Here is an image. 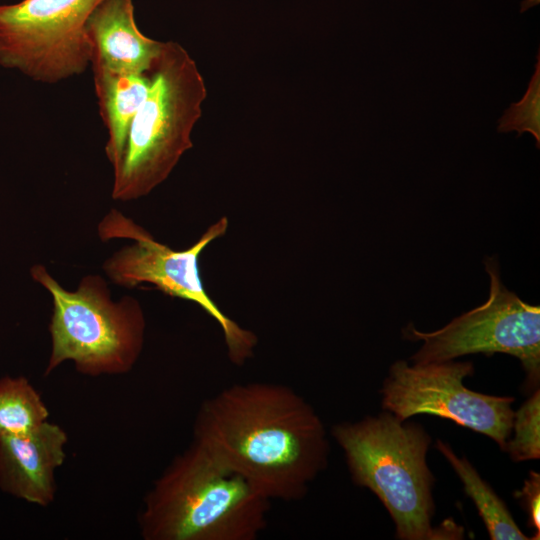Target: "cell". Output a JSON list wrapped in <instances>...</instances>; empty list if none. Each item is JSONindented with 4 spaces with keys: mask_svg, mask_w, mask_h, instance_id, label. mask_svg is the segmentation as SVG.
<instances>
[{
    "mask_svg": "<svg viewBox=\"0 0 540 540\" xmlns=\"http://www.w3.org/2000/svg\"><path fill=\"white\" fill-rule=\"evenodd\" d=\"M193 442L270 501L302 499L330 451L314 408L293 388L272 382L232 384L204 400Z\"/></svg>",
    "mask_w": 540,
    "mask_h": 540,
    "instance_id": "6da1fadb",
    "label": "cell"
},
{
    "mask_svg": "<svg viewBox=\"0 0 540 540\" xmlns=\"http://www.w3.org/2000/svg\"><path fill=\"white\" fill-rule=\"evenodd\" d=\"M270 500L192 441L145 495L138 519L145 540H256Z\"/></svg>",
    "mask_w": 540,
    "mask_h": 540,
    "instance_id": "7a4b0ae2",
    "label": "cell"
},
{
    "mask_svg": "<svg viewBox=\"0 0 540 540\" xmlns=\"http://www.w3.org/2000/svg\"><path fill=\"white\" fill-rule=\"evenodd\" d=\"M386 411L333 426L353 482L370 489L396 525L401 540L460 539L462 527L433 528L434 477L426 463L431 442L424 428Z\"/></svg>",
    "mask_w": 540,
    "mask_h": 540,
    "instance_id": "3957f363",
    "label": "cell"
},
{
    "mask_svg": "<svg viewBox=\"0 0 540 540\" xmlns=\"http://www.w3.org/2000/svg\"><path fill=\"white\" fill-rule=\"evenodd\" d=\"M146 98L130 125L113 167L112 198L129 201L149 194L192 147L191 134L207 97L204 78L179 43L163 42Z\"/></svg>",
    "mask_w": 540,
    "mask_h": 540,
    "instance_id": "277c9868",
    "label": "cell"
},
{
    "mask_svg": "<svg viewBox=\"0 0 540 540\" xmlns=\"http://www.w3.org/2000/svg\"><path fill=\"white\" fill-rule=\"evenodd\" d=\"M35 281L51 295V353L45 375L65 361L88 376L130 371L144 343L145 318L140 303L129 296L111 299L104 280L84 277L77 290L64 289L43 265L31 269Z\"/></svg>",
    "mask_w": 540,
    "mask_h": 540,
    "instance_id": "5b68a950",
    "label": "cell"
},
{
    "mask_svg": "<svg viewBox=\"0 0 540 540\" xmlns=\"http://www.w3.org/2000/svg\"><path fill=\"white\" fill-rule=\"evenodd\" d=\"M227 228L228 220L222 217L189 248L176 251L156 241L144 228L112 209L99 223L98 233L103 241L116 238L133 240L103 265L105 273L115 284L134 288L148 283L167 295L197 304L220 326L229 360L242 366L253 356L257 336L242 328L217 306L204 288L199 269L203 250L222 237Z\"/></svg>",
    "mask_w": 540,
    "mask_h": 540,
    "instance_id": "8992f818",
    "label": "cell"
},
{
    "mask_svg": "<svg viewBox=\"0 0 540 540\" xmlns=\"http://www.w3.org/2000/svg\"><path fill=\"white\" fill-rule=\"evenodd\" d=\"M484 265L490 277L489 298L484 304L433 332H421L411 325L404 329L405 338L423 341L411 360L426 364L467 354L506 353L520 360L526 373L525 390H536L540 381V308L503 285L495 258H486Z\"/></svg>",
    "mask_w": 540,
    "mask_h": 540,
    "instance_id": "52a82bcc",
    "label": "cell"
},
{
    "mask_svg": "<svg viewBox=\"0 0 540 540\" xmlns=\"http://www.w3.org/2000/svg\"><path fill=\"white\" fill-rule=\"evenodd\" d=\"M102 0H21L0 4V65L55 84L91 60L86 23Z\"/></svg>",
    "mask_w": 540,
    "mask_h": 540,
    "instance_id": "ba28073f",
    "label": "cell"
},
{
    "mask_svg": "<svg viewBox=\"0 0 540 540\" xmlns=\"http://www.w3.org/2000/svg\"><path fill=\"white\" fill-rule=\"evenodd\" d=\"M473 373L470 361L409 365L398 360L384 380L382 406L402 421L418 414L452 420L490 437L505 451L513 427L514 398L468 389L463 380Z\"/></svg>",
    "mask_w": 540,
    "mask_h": 540,
    "instance_id": "9c48e42d",
    "label": "cell"
},
{
    "mask_svg": "<svg viewBox=\"0 0 540 540\" xmlns=\"http://www.w3.org/2000/svg\"><path fill=\"white\" fill-rule=\"evenodd\" d=\"M67 441L66 432L48 421L25 435L0 437V488L29 503L50 505Z\"/></svg>",
    "mask_w": 540,
    "mask_h": 540,
    "instance_id": "30bf717a",
    "label": "cell"
},
{
    "mask_svg": "<svg viewBox=\"0 0 540 540\" xmlns=\"http://www.w3.org/2000/svg\"><path fill=\"white\" fill-rule=\"evenodd\" d=\"M86 34L90 66L119 74H149L163 47L139 30L132 0H102L87 20Z\"/></svg>",
    "mask_w": 540,
    "mask_h": 540,
    "instance_id": "8fae6325",
    "label": "cell"
},
{
    "mask_svg": "<svg viewBox=\"0 0 540 540\" xmlns=\"http://www.w3.org/2000/svg\"><path fill=\"white\" fill-rule=\"evenodd\" d=\"M100 117L107 130L105 153L114 166L138 109L150 87L149 74H119L91 65Z\"/></svg>",
    "mask_w": 540,
    "mask_h": 540,
    "instance_id": "7c38bea8",
    "label": "cell"
},
{
    "mask_svg": "<svg viewBox=\"0 0 540 540\" xmlns=\"http://www.w3.org/2000/svg\"><path fill=\"white\" fill-rule=\"evenodd\" d=\"M436 448L443 454L460 478L464 491L478 509L492 540H529L515 523L505 503L477 473L465 458L455 455L451 447L437 440Z\"/></svg>",
    "mask_w": 540,
    "mask_h": 540,
    "instance_id": "4fadbf2b",
    "label": "cell"
},
{
    "mask_svg": "<svg viewBox=\"0 0 540 540\" xmlns=\"http://www.w3.org/2000/svg\"><path fill=\"white\" fill-rule=\"evenodd\" d=\"M48 416L40 394L25 377L0 379V437L28 434Z\"/></svg>",
    "mask_w": 540,
    "mask_h": 540,
    "instance_id": "5bb4252c",
    "label": "cell"
},
{
    "mask_svg": "<svg viewBox=\"0 0 540 540\" xmlns=\"http://www.w3.org/2000/svg\"><path fill=\"white\" fill-rule=\"evenodd\" d=\"M515 436L507 441V451L513 461H525L540 457V392L532 395L514 412Z\"/></svg>",
    "mask_w": 540,
    "mask_h": 540,
    "instance_id": "9a60e30c",
    "label": "cell"
},
{
    "mask_svg": "<svg viewBox=\"0 0 540 540\" xmlns=\"http://www.w3.org/2000/svg\"><path fill=\"white\" fill-rule=\"evenodd\" d=\"M534 74L528 89L518 103H512L499 119L498 132H518V137L524 132H530L540 147V51L537 53Z\"/></svg>",
    "mask_w": 540,
    "mask_h": 540,
    "instance_id": "2e32d148",
    "label": "cell"
},
{
    "mask_svg": "<svg viewBox=\"0 0 540 540\" xmlns=\"http://www.w3.org/2000/svg\"><path fill=\"white\" fill-rule=\"evenodd\" d=\"M528 515V526L540 536V474L531 471L521 491L516 493Z\"/></svg>",
    "mask_w": 540,
    "mask_h": 540,
    "instance_id": "e0dca14e",
    "label": "cell"
}]
</instances>
